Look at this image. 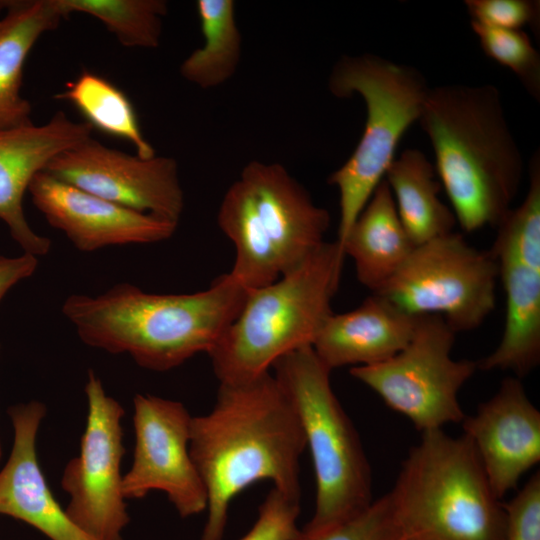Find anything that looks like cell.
Here are the masks:
<instances>
[{
	"label": "cell",
	"mask_w": 540,
	"mask_h": 540,
	"mask_svg": "<svg viewBox=\"0 0 540 540\" xmlns=\"http://www.w3.org/2000/svg\"><path fill=\"white\" fill-rule=\"evenodd\" d=\"M328 88L338 98L360 95L367 113L358 145L328 178L339 191L340 246L385 178L403 134L419 120L430 88L416 68L370 53L338 60Z\"/></svg>",
	"instance_id": "obj_8"
},
{
	"label": "cell",
	"mask_w": 540,
	"mask_h": 540,
	"mask_svg": "<svg viewBox=\"0 0 540 540\" xmlns=\"http://www.w3.org/2000/svg\"><path fill=\"white\" fill-rule=\"evenodd\" d=\"M246 289L230 273L190 294H154L119 283L97 296L70 295L62 313L83 343L129 354L141 367L168 371L215 347L237 317Z\"/></svg>",
	"instance_id": "obj_2"
},
{
	"label": "cell",
	"mask_w": 540,
	"mask_h": 540,
	"mask_svg": "<svg viewBox=\"0 0 540 540\" xmlns=\"http://www.w3.org/2000/svg\"><path fill=\"white\" fill-rule=\"evenodd\" d=\"M384 179L415 246L453 231L455 215L439 198L442 187L435 166L420 150H404L394 159Z\"/></svg>",
	"instance_id": "obj_22"
},
{
	"label": "cell",
	"mask_w": 540,
	"mask_h": 540,
	"mask_svg": "<svg viewBox=\"0 0 540 540\" xmlns=\"http://www.w3.org/2000/svg\"><path fill=\"white\" fill-rule=\"evenodd\" d=\"M487 57L508 68L525 90L540 100V55L523 30L503 29L470 21Z\"/></svg>",
	"instance_id": "obj_26"
},
{
	"label": "cell",
	"mask_w": 540,
	"mask_h": 540,
	"mask_svg": "<svg viewBox=\"0 0 540 540\" xmlns=\"http://www.w3.org/2000/svg\"><path fill=\"white\" fill-rule=\"evenodd\" d=\"M55 98L70 102L92 128L128 141L139 157L156 155L142 133L130 99L106 78L83 70L75 80L67 82Z\"/></svg>",
	"instance_id": "obj_24"
},
{
	"label": "cell",
	"mask_w": 540,
	"mask_h": 540,
	"mask_svg": "<svg viewBox=\"0 0 540 540\" xmlns=\"http://www.w3.org/2000/svg\"><path fill=\"white\" fill-rule=\"evenodd\" d=\"M471 20L503 29L538 27L540 5L533 0H465Z\"/></svg>",
	"instance_id": "obj_29"
},
{
	"label": "cell",
	"mask_w": 540,
	"mask_h": 540,
	"mask_svg": "<svg viewBox=\"0 0 540 540\" xmlns=\"http://www.w3.org/2000/svg\"><path fill=\"white\" fill-rule=\"evenodd\" d=\"M45 413V405L38 401L8 410L14 441L0 471V515L23 521L50 540H93L61 508L40 468L36 440Z\"/></svg>",
	"instance_id": "obj_17"
},
{
	"label": "cell",
	"mask_w": 540,
	"mask_h": 540,
	"mask_svg": "<svg viewBox=\"0 0 540 540\" xmlns=\"http://www.w3.org/2000/svg\"><path fill=\"white\" fill-rule=\"evenodd\" d=\"M418 318L372 293L353 310L332 313L312 348L330 371L345 366L379 364L409 344Z\"/></svg>",
	"instance_id": "obj_18"
},
{
	"label": "cell",
	"mask_w": 540,
	"mask_h": 540,
	"mask_svg": "<svg viewBox=\"0 0 540 540\" xmlns=\"http://www.w3.org/2000/svg\"><path fill=\"white\" fill-rule=\"evenodd\" d=\"M419 123L435 170L462 230L497 226L512 209L523 158L492 84L430 88Z\"/></svg>",
	"instance_id": "obj_3"
},
{
	"label": "cell",
	"mask_w": 540,
	"mask_h": 540,
	"mask_svg": "<svg viewBox=\"0 0 540 540\" xmlns=\"http://www.w3.org/2000/svg\"><path fill=\"white\" fill-rule=\"evenodd\" d=\"M0 350H1V345H0ZM1 456H2V448H1V442H0V459H1Z\"/></svg>",
	"instance_id": "obj_32"
},
{
	"label": "cell",
	"mask_w": 540,
	"mask_h": 540,
	"mask_svg": "<svg viewBox=\"0 0 540 540\" xmlns=\"http://www.w3.org/2000/svg\"><path fill=\"white\" fill-rule=\"evenodd\" d=\"M456 333L438 315L419 316L409 344L379 364L350 368L390 409L420 432L443 429L465 418L458 400L477 362L452 358Z\"/></svg>",
	"instance_id": "obj_10"
},
{
	"label": "cell",
	"mask_w": 540,
	"mask_h": 540,
	"mask_svg": "<svg viewBox=\"0 0 540 540\" xmlns=\"http://www.w3.org/2000/svg\"><path fill=\"white\" fill-rule=\"evenodd\" d=\"M68 18L85 13L101 21L125 47L153 49L160 44L163 18L168 12L164 0H57Z\"/></svg>",
	"instance_id": "obj_25"
},
{
	"label": "cell",
	"mask_w": 540,
	"mask_h": 540,
	"mask_svg": "<svg viewBox=\"0 0 540 540\" xmlns=\"http://www.w3.org/2000/svg\"><path fill=\"white\" fill-rule=\"evenodd\" d=\"M85 394L88 414L80 452L65 466L61 486L70 496V520L93 540H123L130 518L123 494L121 460L125 454L121 419L124 409L107 395L89 370Z\"/></svg>",
	"instance_id": "obj_11"
},
{
	"label": "cell",
	"mask_w": 540,
	"mask_h": 540,
	"mask_svg": "<svg viewBox=\"0 0 540 540\" xmlns=\"http://www.w3.org/2000/svg\"><path fill=\"white\" fill-rule=\"evenodd\" d=\"M306 442L298 416L274 375L219 383L212 410L192 417L189 449L207 493L200 540H222L233 499L259 481L300 499Z\"/></svg>",
	"instance_id": "obj_1"
},
{
	"label": "cell",
	"mask_w": 540,
	"mask_h": 540,
	"mask_svg": "<svg viewBox=\"0 0 540 540\" xmlns=\"http://www.w3.org/2000/svg\"><path fill=\"white\" fill-rule=\"evenodd\" d=\"M461 424L501 500L540 462V412L515 376L502 380L497 392Z\"/></svg>",
	"instance_id": "obj_15"
},
{
	"label": "cell",
	"mask_w": 540,
	"mask_h": 540,
	"mask_svg": "<svg viewBox=\"0 0 540 540\" xmlns=\"http://www.w3.org/2000/svg\"><path fill=\"white\" fill-rule=\"evenodd\" d=\"M505 540H540V473L535 472L520 491L504 503Z\"/></svg>",
	"instance_id": "obj_30"
},
{
	"label": "cell",
	"mask_w": 540,
	"mask_h": 540,
	"mask_svg": "<svg viewBox=\"0 0 540 540\" xmlns=\"http://www.w3.org/2000/svg\"><path fill=\"white\" fill-rule=\"evenodd\" d=\"M63 19L57 0H0V129L33 124L21 94L24 63L41 35Z\"/></svg>",
	"instance_id": "obj_20"
},
{
	"label": "cell",
	"mask_w": 540,
	"mask_h": 540,
	"mask_svg": "<svg viewBox=\"0 0 540 540\" xmlns=\"http://www.w3.org/2000/svg\"><path fill=\"white\" fill-rule=\"evenodd\" d=\"M38 264V257L27 253L16 257L0 255V302L12 287L31 277Z\"/></svg>",
	"instance_id": "obj_31"
},
{
	"label": "cell",
	"mask_w": 540,
	"mask_h": 540,
	"mask_svg": "<svg viewBox=\"0 0 540 540\" xmlns=\"http://www.w3.org/2000/svg\"><path fill=\"white\" fill-rule=\"evenodd\" d=\"M498 265L454 231L417 245L374 294L413 316L438 315L455 332L482 325L495 308Z\"/></svg>",
	"instance_id": "obj_9"
},
{
	"label": "cell",
	"mask_w": 540,
	"mask_h": 540,
	"mask_svg": "<svg viewBox=\"0 0 540 540\" xmlns=\"http://www.w3.org/2000/svg\"><path fill=\"white\" fill-rule=\"evenodd\" d=\"M28 191L47 222L83 252L108 246L161 242L171 238L178 226L117 205L45 171L34 176Z\"/></svg>",
	"instance_id": "obj_14"
},
{
	"label": "cell",
	"mask_w": 540,
	"mask_h": 540,
	"mask_svg": "<svg viewBox=\"0 0 540 540\" xmlns=\"http://www.w3.org/2000/svg\"><path fill=\"white\" fill-rule=\"evenodd\" d=\"M489 252L497 262L506 301L504 329L478 369L510 371L521 379L540 362V259L507 250Z\"/></svg>",
	"instance_id": "obj_19"
},
{
	"label": "cell",
	"mask_w": 540,
	"mask_h": 540,
	"mask_svg": "<svg viewBox=\"0 0 540 540\" xmlns=\"http://www.w3.org/2000/svg\"><path fill=\"white\" fill-rule=\"evenodd\" d=\"M345 255L323 242L271 284L249 289L237 317L208 354L219 383L270 372L281 357L312 346L328 317Z\"/></svg>",
	"instance_id": "obj_5"
},
{
	"label": "cell",
	"mask_w": 540,
	"mask_h": 540,
	"mask_svg": "<svg viewBox=\"0 0 540 540\" xmlns=\"http://www.w3.org/2000/svg\"><path fill=\"white\" fill-rule=\"evenodd\" d=\"M388 495L394 540H505L504 503L464 434L422 432Z\"/></svg>",
	"instance_id": "obj_4"
},
{
	"label": "cell",
	"mask_w": 540,
	"mask_h": 540,
	"mask_svg": "<svg viewBox=\"0 0 540 540\" xmlns=\"http://www.w3.org/2000/svg\"><path fill=\"white\" fill-rule=\"evenodd\" d=\"M92 129L62 111L42 125L0 129V219L23 253L40 257L51 248L50 239L37 234L24 215L30 182L54 157L89 139Z\"/></svg>",
	"instance_id": "obj_16"
},
{
	"label": "cell",
	"mask_w": 540,
	"mask_h": 540,
	"mask_svg": "<svg viewBox=\"0 0 540 540\" xmlns=\"http://www.w3.org/2000/svg\"><path fill=\"white\" fill-rule=\"evenodd\" d=\"M295 540H394L391 503L382 495L357 515L318 529H302Z\"/></svg>",
	"instance_id": "obj_27"
},
{
	"label": "cell",
	"mask_w": 540,
	"mask_h": 540,
	"mask_svg": "<svg viewBox=\"0 0 540 540\" xmlns=\"http://www.w3.org/2000/svg\"><path fill=\"white\" fill-rule=\"evenodd\" d=\"M272 369L298 416L314 467L315 509L303 529H322L357 515L373 501L371 467L332 389L331 371L312 346L281 357Z\"/></svg>",
	"instance_id": "obj_7"
},
{
	"label": "cell",
	"mask_w": 540,
	"mask_h": 540,
	"mask_svg": "<svg viewBox=\"0 0 540 540\" xmlns=\"http://www.w3.org/2000/svg\"><path fill=\"white\" fill-rule=\"evenodd\" d=\"M45 172L122 207L178 224L184 192L178 165L169 156L141 158L90 137L60 153Z\"/></svg>",
	"instance_id": "obj_13"
},
{
	"label": "cell",
	"mask_w": 540,
	"mask_h": 540,
	"mask_svg": "<svg viewBox=\"0 0 540 540\" xmlns=\"http://www.w3.org/2000/svg\"><path fill=\"white\" fill-rule=\"evenodd\" d=\"M197 14L203 45L180 65V74L201 89L219 87L236 73L242 54V36L233 0H198Z\"/></svg>",
	"instance_id": "obj_23"
},
{
	"label": "cell",
	"mask_w": 540,
	"mask_h": 540,
	"mask_svg": "<svg viewBox=\"0 0 540 540\" xmlns=\"http://www.w3.org/2000/svg\"><path fill=\"white\" fill-rule=\"evenodd\" d=\"M133 404L135 449L123 475L125 498L158 490L183 518L206 511V489L189 449L192 416L186 407L151 394H137Z\"/></svg>",
	"instance_id": "obj_12"
},
{
	"label": "cell",
	"mask_w": 540,
	"mask_h": 540,
	"mask_svg": "<svg viewBox=\"0 0 540 540\" xmlns=\"http://www.w3.org/2000/svg\"><path fill=\"white\" fill-rule=\"evenodd\" d=\"M217 223L235 248L229 273L249 290L273 283L325 242L330 215L282 164L253 160L226 190Z\"/></svg>",
	"instance_id": "obj_6"
},
{
	"label": "cell",
	"mask_w": 540,
	"mask_h": 540,
	"mask_svg": "<svg viewBox=\"0 0 540 540\" xmlns=\"http://www.w3.org/2000/svg\"><path fill=\"white\" fill-rule=\"evenodd\" d=\"M300 499L272 488L258 509V517L239 540H295L300 531L297 519Z\"/></svg>",
	"instance_id": "obj_28"
},
{
	"label": "cell",
	"mask_w": 540,
	"mask_h": 540,
	"mask_svg": "<svg viewBox=\"0 0 540 540\" xmlns=\"http://www.w3.org/2000/svg\"><path fill=\"white\" fill-rule=\"evenodd\" d=\"M355 264L358 281L377 292L416 247L397 213L389 185L383 179L339 246Z\"/></svg>",
	"instance_id": "obj_21"
}]
</instances>
